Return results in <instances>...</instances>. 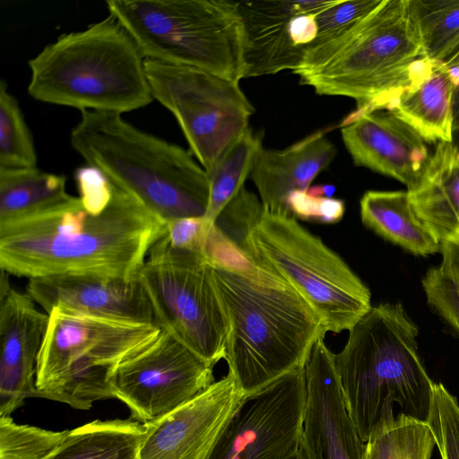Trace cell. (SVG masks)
<instances>
[{
  "label": "cell",
  "mask_w": 459,
  "mask_h": 459,
  "mask_svg": "<svg viewBox=\"0 0 459 459\" xmlns=\"http://www.w3.org/2000/svg\"><path fill=\"white\" fill-rule=\"evenodd\" d=\"M204 255L229 325L228 373L242 394L252 395L305 368L314 345L326 334L307 300L216 224Z\"/></svg>",
  "instance_id": "obj_1"
},
{
  "label": "cell",
  "mask_w": 459,
  "mask_h": 459,
  "mask_svg": "<svg viewBox=\"0 0 459 459\" xmlns=\"http://www.w3.org/2000/svg\"><path fill=\"white\" fill-rule=\"evenodd\" d=\"M166 222L114 186L100 212L79 196L42 214L0 225V267L28 279L94 275L135 281Z\"/></svg>",
  "instance_id": "obj_2"
},
{
  "label": "cell",
  "mask_w": 459,
  "mask_h": 459,
  "mask_svg": "<svg viewBox=\"0 0 459 459\" xmlns=\"http://www.w3.org/2000/svg\"><path fill=\"white\" fill-rule=\"evenodd\" d=\"M418 328L401 304H380L351 329L333 363L346 410L366 442L403 415L427 421L434 382L418 354Z\"/></svg>",
  "instance_id": "obj_3"
},
{
  "label": "cell",
  "mask_w": 459,
  "mask_h": 459,
  "mask_svg": "<svg viewBox=\"0 0 459 459\" xmlns=\"http://www.w3.org/2000/svg\"><path fill=\"white\" fill-rule=\"evenodd\" d=\"M70 142L88 165L165 222L204 217L209 176L181 146L147 134L121 114L83 110Z\"/></svg>",
  "instance_id": "obj_4"
},
{
  "label": "cell",
  "mask_w": 459,
  "mask_h": 459,
  "mask_svg": "<svg viewBox=\"0 0 459 459\" xmlns=\"http://www.w3.org/2000/svg\"><path fill=\"white\" fill-rule=\"evenodd\" d=\"M139 46L111 14L61 35L29 61V94L83 110L122 114L154 99Z\"/></svg>",
  "instance_id": "obj_5"
},
{
  "label": "cell",
  "mask_w": 459,
  "mask_h": 459,
  "mask_svg": "<svg viewBox=\"0 0 459 459\" xmlns=\"http://www.w3.org/2000/svg\"><path fill=\"white\" fill-rule=\"evenodd\" d=\"M421 57L409 0H382L346 34L307 50L293 74L317 94L351 98L367 112L385 109Z\"/></svg>",
  "instance_id": "obj_6"
},
{
  "label": "cell",
  "mask_w": 459,
  "mask_h": 459,
  "mask_svg": "<svg viewBox=\"0 0 459 459\" xmlns=\"http://www.w3.org/2000/svg\"><path fill=\"white\" fill-rule=\"evenodd\" d=\"M106 5L145 58L245 78L243 32L237 2L108 0Z\"/></svg>",
  "instance_id": "obj_7"
},
{
  "label": "cell",
  "mask_w": 459,
  "mask_h": 459,
  "mask_svg": "<svg viewBox=\"0 0 459 459\" xmlns=\"http://www.w3.org/2000/svg\"><path fill=\"white\" fill-rule=\"evenodd\" d=\"M39 352L38 396L89 410L114 398L110 380L127 357L154 342L156 325L123 322L53 308Z\"/></svg>",
  "instance_id": "obj_8"
},
{
  "label": "cell",
  "mask_w": 459,
  "mask_h": 459,
  "mask_svg": "<svg viewBox=\"0 0 459 459\" xmlns=\"http://www.w3.org/2000/svg\"><path fill=\"white\" fill-rule=\"evenodd\" d=\"M238 246L289 281L315 310L326 333L351 330L372 307L369 289L293 215L264 208Z\"/></svg>",
  "instance_id": "obj_9"
},
{
  "label": "cell",
  "mask_w": 459,
  "mask_h": 459,
  "mask_svg": "<svg viewBox=\"0 0 459 459\" xmlns=\"http://www.w3.org/2000/svg\"><path fill=\"white\" fill-rule=\"evenodd\" d=\"M138 280L160 328L212 366L224 359L229 325L203 254L176 248L164 236L150 249Z\"/></svg>",
  "instance_id": "obj_10"
},
{
  "label": "cell",
  "mask_w": 459,
  "mask_h": 459,
  "mask_svg": "<svg viewBox=\"0 0 459 459\" xmlns=\"http://www.w3.org/2000/svg\"><path fill=\"white\" fill-rule=\"evenodd\" d=\"M145 71L153 99L174 115L191 152L210 175L255 112L239 82L148 58Z\"/></svg>",
  "instance_id": "obj_11"
},
{
  "label": "cell",
  "mask_w": 459,
  "mask_h": 459,
  "mask_svg": "<svg viewBox=\"0 0 459 459\" xmlns=\"http://www.w3.org/2000/svg\"><path fill=\"white\" fill-rule=\"evenodd\" d=\"M212 364L162 330L157 339L126 358L111 380L114 398L132 419L153 422L188 403L215 382Z\"/></svg>",
  "instance_id": "obj_12"
},
{
  "label": "cell",
  "mask_w": 459,
  "mask_h": 459,
  "mask_svg": "<svg viewBox=\"0 0 459 459\" xmlns=\"http://www.w3.org/2000/svg\"><path fill=\"white\" fill-rule=\"evenodd\" d=\"M306 401L305 368L246 396L208 459H289L299 450Z\"/></svg>",
  "instance_id": "obj_13"
},
{
  "label": "cell",
  "mask_w": 459,
  "mask_h": 459,
  "mask_svg": "<svg viewBox=\"0 0 459 459\" xmlns=\"http://www.w3.org/2000/svg\"><path fill=\"white\" fill-rule=\"evenodd\" d=\"M245 398L228 373L175 411L143 423L140 459H208Z\"/></svg>",
  "instance_id": "obj_14"
},
{
  "label": "cell",
  "mask_w": 459,
  "mask_h": 459,
  "mask_svg": "<svg viewBox=\"0 0 459 459\" xmlns=\"http://www.w3.org/2000/svg\"><path fill=\"white\" fill-rule=\"evenodd\" d=\"M320 338L305 367L307 401L299 453L303 459H362L364 442L346 410L333 353Z\"/></svg>",
  "instance_id": "obj_15"
},
{
  "label": "cell",
  "mask_w": 459,
  "mask_h": 459,
  "mask_svg": "<svg viewBox=\"0 0 459 459\" xmlns=\"http://www.w3.org/2000/svg\"><path fill=\"white\" fill-rule=\"evenodd\" d=\"M48 323L25 292L2 278L0 291V417L10 416L25 398L37 397V360Z\"/></svg>",
  "instance_id": "obj_16"
},
{
  "label": "cell",
  "mask_w": 459,
  "mask_h": 459,
  "mask_svg": "<svg viewBox=\"0 0 459 459\" xmlns=\"http://www.w3.org/2000/svg\"><path fill=\"white\" fill-rule=\"evenodd\" d=\"M343 143L356 166L391 177L411 188L429 154L425 141L391 112L354 111L342 121Z\"/></svg>",
  "instance_id": "obj_17"
},
{
  "label": "cell",
  "mask_w": 459,
  "mask_h": 459,
  "mask_svg": "<svg viewBox=\"0 0 459 459\" xmlns=\"http://www.w3.org/2000/svg\"><path fill=\"white\" fill-rule=\"evenodd\" d=\"M26 292L47 313L57 307L107 319L156 325L152 304L138 279L47 276L29 279Z\"/></svg>",
  "instance_id": "obj_18"
},
{
  "label": "cell",
  "mask_w": 459,
  "mask_h": 459,
  "mask_svg": "<svg viewBox=\"0 0 459 459\" xmlns=\"http://www.w3.org/2000/svg\"><path fill=\"white\" fill-rule=\"evenodd\" d=\"M338 0L237 2L243 32L245 78L295 71L305 49L292 42L289 29L300 13L317 14Z\"/></svg>",
  "instance_id": "obj_19"
},
{
  "label": "cell",
  "mask_w": 459,
  "mask_h": 459,
  "mask_svg": "<svg viewBox=\"0 0 459 459\" xmlns=\"http://www.w3.org/2000/svg\"><path fill=\"white\" fill-rule=\"evenodd\" d=\"M336 154L335 145L322 131L281 151L262 147L250 177L264 208L273 213L291 215L288 204L290 195L295 191H307Z\"/></svg>",
  "instance_id": "obj_20"
},
{
  "label": "cell",
  "mask_w": 459,
  "mask_h": 459,
  "mask_svg": "<svg viewBox=\"0 0 459 459\" xmlns=\"http://www.w3.org/2000/svg\"><path fill=\"white\" fill-rule=\"evenodd\" d=\"M454 91L443 63L424 56L385 110L409 125L425 143H452Z\"/></svg>",
  "instance_id": "obj_21"
},
{
  "label": "cell",
  "mask_w": 459,
  "mask_h": 459,
  "mask_svg": "<svg viewBox=\"0 0 459 459\" xmlns=\"http://www.w3.org/2000/svg\"><path fill=\"white\" fill-rule=\"evenodd\" d=\"M407 193L417 217L440 244L459 240V151L452 143H437Z\"/></svg>",
  "instance_id": "obj_22"
},
{
  "label": "cell",
  "mask_w": 459,
  "mask_h": 459,
  "mask_svg": "<svg viewBox=\"0 0 459 459\" xmlns=\"http://www.w3.org/2000/svg\"><path fill=\"white\" fill-rule=\"evenodd\" d=\"M363 224L416 255L441 252L440 242L417 217L407 191H367L359 202Z\"/></svg>",
  "instance_id": "obj_23"
},
{
  "label": "cell",
  "mask_w": 459,
  "mask_h": 459,
  "mask_svg": "<svg viewBox=\"0 0 459 459\" xmlns=\"http://www.w3.org/2000/svg\"><path fill=\"white\" fill-rule=\"evenodd\" d=\"M66 178L30 169H0V225L34 217L74 199Z\"/></svg>",
  "instance_id": "obj_24"
},
{
  "label": "cell",
  "mask_w": 459,
  "mask_h": 459,
  "mask_svg": "<svg viewBox=\"0 0 459 459\" xmlns=\"http://www.w3.org/2000/svg\"><path fill=\"white\" fill-rule=\"evenodd\" d=\"M144 432L136 420H94L70 430L50 459H140Z\"/></svg>",
  "instance_id": "obj_25"
},
{
  "label": "cell",
  "mask_w": 459,
  "mask_h": 459,
  "mask_svg": "<svg viewBox=\"0 0 459 459\" xmlns=\"http://www.w3.org/2000/svg\"><path fill=\"white\" fill-rule=\"evenodd\" d=\"M262 147L261 135L248 127L226 150L208 175L210 198L204 216L207 221L214 224L224 208L244 187Z\"/></svg>",
  "instance_id": "obj_26"
},
{
  "label": "cell",
  "mask_w": 459,
  "mask_h": 459,
  "mask_svg": "<svg viewBox=\"0 0 459 459\" xmlns=\"http://www.w3.org/2000/svg\"><path fill=\"white\" fill-rule=\"evenodd\" d=\"M424 56L444 63L459 48V0H409Z\"/></svg>",
  "instance_id": "obj_27"
},
{
  "label": "cell",
  "mask_w": 459,
  "mask_h": 459,
  "mask_svg": "<svg viewBox=\"0 0 459 459\" xmlns=\"http://www.w3.org/2000/svg\"><path fill=\"white\" fill-rule=\"evenodd\" d=\"M435 446L428 421L400 415L372 431L364 442L362 459H430Z\"/></svg>",
  "instance_id": "obj_28"
},
{
  "label": "cell",
  "mask_w": 459,
  "mask_h": 459,
  "mask_svg": "<svg viewBox=\"0 0 459 459\" xmlns=\"http://www.w3.org/2000/svg\"><path fill=\"white\" fill-rule=\"evenodd\" d=\"M37 167L32 136L17 100L0 82V169Z\"/></svg>",
  "instance_id": "obj_29"
},
{
  "label": "cell",
  "mask_w": 459,
  "mask_h": 459,
  "mask_svg": "<svg viewBox=\"0 0 459 459\" xmlns=\"http://www.w3.org/2000/svg\"><path fill=\"white\" fill-rule=\"evenodd\" d=\"M69 431L19 425L10 416L0 417V459H50Z\"/></svg>",
  "instance_id": "obj_30"
},
{
  "label": "cell",
  "mask_w": 459,
  "mask_h": 459,
  "mask_svg": "<svg viewBox=\"0 0 459 459\" xmlns=\"http://www.w3.org/2000/svg\"><path fill=\"white\" fill-rule=\"evenodd\" d=\"M428 423L441 459H459V403L441 383H435Z\"/></svg>",
  "instance_id": "obj_31"
},
{
  "label": "cell",
  "mask_w": 459,
  "mask_h": 459,
  "mask_svg": "<svg viewBox=\"0 0 459 459\" xmlns=\"http://www.w3.org/2000/svg\"><path fill=\"white\" fill-rule=\"evenodd\" d=\"M382 0H338L331 7L316 15L317 35L316 39L305 49L319 48L346 34Z\"/></svg>",
  "instance_id": "obj_32"
},
{
  "label": "cell",
  "mask_w": 459,
  "mask_h": 459,
  "mask_svg": "<svg viewBox=\"0 0 459 459\" xmlns=\"http://www.w3.org/2000/svg\"><path fill=\"white\" fill-rule=\"evenodd\" d=\"M422 287L428 304L459 334V279L438 266L427 272Z\"/></svg>",
  "instance_id": "obj_33"
},
{
  "label": "cell",
  "mask_w": 459,
  "mask_h": 459,
  "mask_svg": "<svg viewBox=\"0 0 459 459\" xmlns=\"http://www.w3.org/2000/svg\"><path fill=\"white\" fill-rule=\"evenodd\" d=\"M289 209L296 219L325 223L339 221L344 213V202L341 199L316 197L307 191H295L288 200Z\"/></svg>",
  "instance_id": "obj_34"
},
{
  "label": "cell",
  "mask_w": 459,
  "mask_h": 459,
  "mask_svg": "<svg viewBox=\"0 0 459 459\" xmlns=\"http://www.w3.org/2000/svg\"><path fill=\"white\" fill-rule=\"evenodd\" d=\"M214 224L205 217L175 219L166 222L165 237L176 248L204 255L210 231Z\"/></svg>",
  "instance_id": "obj_35"
},
{
  "label": "cell",
  "mask_w": 459,
  "mask_h": 459,
  "mask_svg": "<svg viewBox=\"0 0 459 459\" xmlns=\"http://www.w3.org/2000/svg\"><path fill=\"white\" fill-rule=\"evenodd\" d=\"M74 176L83 207L95 213L105 210L114 194V186L107 177L88 164L77 169Z\"/></svg>",
  "instance_id": "obj_36"
},
{
  "label": "cell",
  "mask_w": 459,
  "mask_h": 459,
  "mask_svg": "<svg viewBox=\"0 0 459 459\" xmlns=\"http://www.w3.org/2000/svg\"><path fill=\"white\" fill-rule=\"evenodd\" d=\"M316 15L300 13L290 21L289 32L296 47L306 49L316 39L317 35Z\"/></svg>",
  "instance_id": "obj_37"
},
{
  "label": "cell",
  "mask_w": 459,
  "mask_h": 459,
  "mask_svg": "<svg viewBox=\"0 0 459 459\" xmlns=\"http://www.w3.org/2000/svg\"><path fill=\"white\" fill-rule=\"evenodd\" d=\"M442 263L445 272L459 279V240L441 244Z\"/></svg>",
  "instance_id": "obj_38"
},
{
  "label": "cell",
  "mask_w": 459,
  "mask_h": 459,
  "mask_svg": "<svg viewBox=\"0 0 459 459\" xmlns=\"http://www.w3.org/2000/svg\"><path fill=\"white\" fill-rule=\"evenodd\" d=\"M443 65L449 74L455 89L459 88V48L443 63Z\"/></svg>",
  "instance_id": "obj_39"
},
{
  "label": "cell",
  "mask_w": 459,
  "mask_h": 459,
  "mask_svg": "<svg viewBox=\"0 0 459 459\" xmlns=\"http://www.w3.org/2000/svg\"><path fill=\"white\" fill-rule=\"evenodd\" d=\"M335 190L333 185H318L310 186L307 192L313 196L332 198Z\"/></svg>",
  "instance_id": "obj_40"
},
{
  "label": "cell",
  "mask_w": 459,
  "mask_h": 459,
  "mask_svg": "<svg viewBox=\"0 0 459 459\" xmlns=\"http://www.w3.org/2000/svg\"><path fill=\"white\" fill-rule=\"evenodd\" d=\"M454 121L459 119V88L455 89L453 97Z\"/></svg>",
  "instance_id": "obj_41"
},
{
  "label": "cell",
  "mask_w": 459,
  "mask_h": 459,
  "mask_svg": "<svg viewBox=\"0 0 459 459\" xmlns=\"http://www.w3.org/2000/svg\"><path fill=\"white\" fill-rule=\"evenodd\" d=\"M452 143L459 151V119H456L453 123V138Z\"/></svg>",
  "instance_id": "obj_42"
},
{
  "label": "cell",
  "mask_w": 459,
  "mask_h": 459,
  "mask_svg": "<svg viewBox=\"0 0 459 459\" xmlns=\"http://www.w3.org/2000/svg\"><path fill=\"white\" fill-rule=\"evenodd\" d=\"M289 459H303V458L299 450L297 454H295L293 456L290 457Z\"/></svg>",
  "instance_id": "obj_43"
}]
</instances>
